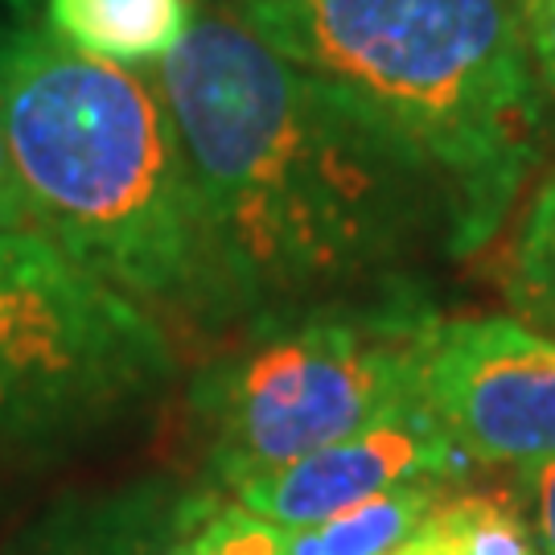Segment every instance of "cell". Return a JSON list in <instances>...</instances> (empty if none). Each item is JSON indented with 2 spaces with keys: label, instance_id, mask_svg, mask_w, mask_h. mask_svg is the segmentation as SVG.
I'll list each match as a JSON object with an SVG mask.
<instances>
[{
  "label": "cell",
  "instance_id": "cell-1",
  "mask_svg": "<svg viewBox=\"0 0 555 555\" xmlns=\"http://www.w3.org/2000/svg\"><path fill=\"white\" fill-rule=\"evenodd\" d=\"M149 82L243 325L412 280L428 251L456 259V206L437 169L235 17L198 13Z\"/></svg>",
  "mask_w": 555,
  "mask_h": 555
},
{
  "label": "cell",
  "instance_id": "cell-2",
  "mask_svg": "<svg viewBox=\"0 0 555 555\" xmlns=\"http://www.w3.org/2000/svg\"><path fill=\"white\" fill-rule=\"evenodd\" d=\"M0 137L46 238L185 330L243 325L173 119L140 70L0 21Z\"/></svg>",
  "mask_w": 555,
  "mask_h": 555
},
{
  "label": "cell",
  "instance_id": "cell-3",
  "mask_svg": "<svg viewBox=\"0 0 555 555\" xmlns=\"http://www.w3.org/2000/svg\"><path fill=\"white\" fill-rule=\"evenodd\" d=\"M222 13L437 169L456 259L498 235L552 128L515 0H222Z\"/></svg>",
  "mask_w": 555,
  "mask_h": 555
},
{
  "label": "cell",
  "instance_id": "cell-4",
  "mask_svg": "<svg viewBox=\"0 0 555 555\" xmlns=\"http://www.w3.org/2000/svg\"><path fill=\"white\" fill-rule=\"evenodd\" d=\"M440 321L416 276L247 321L190 383L215 477L231 490L416 403Z\"/></svg>",
  "mask_w": 555,
  "mask_h": 555
},
{
  "label": "cell",
  "instance_id": "cell-5",
  "mask_svg": "<svg viewBox=\"0 0 555 555\" xmlns=\"http://www.w3.org/2000/svg\"><path fill=\"white\" fill-rule=\"evenodd\" d=\"M173 346L41 231H0V433L66 444L132 416L173 378Z\"/></svg>",
  "mask_w": 555,
  "mask_h": 555
},
{
  "label": "cell",
  "instance_id": "cell-6",
  "mask_svg": "<svg viewBox=\"0 0 555 555\" xmlns=\"http://www.w3.org/2000/svg\"><path fill=\"white\" fill-rule=\"evenodd\" d=\"M469 465L555 461V337L518 318H444L420 383Z\"/></svg>",
  "mask_w": 555,
  "mask_h": 555
},
{
  "label": "cell",
  "instance_id": "cell-7",
  "mask_svg": "<svg viewBox=\"0 0 555 555\" xmlns=\"http://www.w3.org/2000/svg\"><path fill=\"white\" fill-rule=\"evenodd\" d=\"M465 474L469 456L456 449L453 437L424 408V399H416L354 437L238 481L227 494L238 498L247 511L280 522L284 531H305L354 502L391 494L399 486H453Z\"/></svg>",
  "mask_w": 555,
  "mask_h": 555
},
{
  "label": "cell",
  "instance_id": "cell-8",
  "mask_svg": "<svg viewBox=\"0 0 555 555\" xmlns=\"http://www.w3.org/2000/svg\"><path fill=\"white\" fill-rule=\"evenodd\" d=\"M293 531L202 486H137L82 511L59 555H288Z\"/></svg>",
  "mask_w": 555,
  "mask_h": 555
},
{
  "label": "cell",
  "instance_id": "cell-9",
  "mask_svg": "<svg viewBox=\"0 0 555 555\" xmlns=\"http://www.w3.org/2000/svg\"><path fill=\"white\" fill-rule=\"evenodd\" d=\"M46 29L95 62L153 70L198 21V0H41Z\"/></svg>",
  "mask_w": 555,
  "mask_h": 555
},
{
  "label": "cell",
  "instance_id": "cell-10",
  "mask_svg": "<svg viewBox=\"0 0 555 555\" xmlns=\"http://www.w3.org/2000/svg\"><path fill=\"white\" fill-rule=\"evenodd\" d=\"M387 555H547L518 498L449 494Z\"/></svg>",
  "mask_w": 555,
  "mask_h": 555
},
{
  "label": "cell",
  "instance_id": "cell-11",
  "mask_svg": "<svg viewBox=\"0 0 555 555\" xmlns=\"http://www.w3.org/2000/svg\"><path fill=\"white\" fill-rule=\"evenodd\" d=\"M449 490L453 486L420 481V486H399L391 494L354 502L305 531H293L288 555H387L416 531Z\"/></svg>",
  "mask_w": 555,
  "mask_h": 555
},
{
  "label": "cell",
  "instance_id": "cell-12",
  "mask_svg": "<svg viewBox=\"0 0 555 555\" xmlns=\"http://www.w3.org/2000/svg\"><path fill=\"white\" fill-rule=\"evenodd\" d=\"M502 293L518 321L555 337V173L539 181L522 210Z\"/></svg>",
  "mask_w": 555,
  "mask_h": 555
},
{
  "label": "cell",
  "instance_id": "cell-13",
  "mask_svg": "<svg viewBox=\"0 0 555 555\" xmlns=\"http://www.w3.org/2000/svg\"><path fill=\"white\" fill-rule=\"evenodd\" d=\"M515 4L539 95H543V107H547V124L555 128V0H515Z\"/></svg>",
  "mask_w": 555,
  "mask_h": 555
},
{
  "label": "cell",
  "instance_id": "cell-14",
  "mask_svg": "<svg viewBox=\"0 0 555 555\" xmlns=\"http://www.w3.org/2000/svg\"><path fill=\"white\" fill-rule=\"evenodd\" d=\"M518 506L535 527L543 552L555 555V461L522 465L518 469Z\"/></svg>",
  "mask_w": 555,
  "mask_h": 555
},
{
  "label": "cell",
  "instance_id": "cell-15",
  "mask_svg": "<svg viewBox=\"0 0 555 555\" xmlns=\"http://www.w3.org/2000/svg\"><path fill=\"white\" fill-rule=\"evenodd\" d=\"M0 231H41L34 206L21 190V178L9 157V144L0 137Z\"/></svg>",
  "mask_w": 555,
  "mask_h": 555
}]
</instances>
